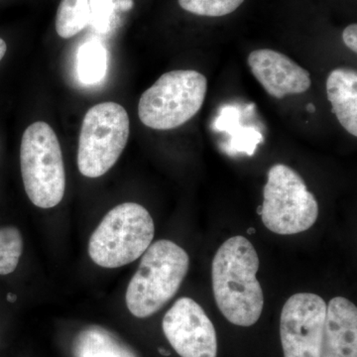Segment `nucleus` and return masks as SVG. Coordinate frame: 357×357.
<instances>
[{
    "mask_svg": "<svg viewBox=\"0 0 357 357\" xmlns=\"http://www.w3.org/2000/svg\"><path fill=\"white\" fill-rule=\"evenodd\" d=\"M128 112L116 102L93 105L84 115L79 133L77 168L84 177H102L119 159L128 142Z\"/></svg>",
    "mask_w": 357,
    "mask_h": 357,
    "instance_id": "nucleus-7",
    "label": "nucleus"
},
{
    "mask_svg": "<svg viewBox=\"0 0 357 357\" xmlns=\"http://www.w3.org/2000/svg\"><path fill=\"white\" fill-rule=\"evenodd\" d=\"M344 43L349 47L354 53H357V25L347 26L342 32Z\"/></svg>",
    "mask_w": 357,
    "mask_h": 357,
    "instance_id": "nucleus-19",
    "label": "nucleus"
},
{
    "mask_svg": "<svg viewBox=\"0 0 357 357\" xmlns=\"http://www.w3.org/2000/svg\"><path fill=\"white\" fill-rule=\"evenodd\" d=\"M91 21L89 0H62L56 16V31L70 39L84 30Z\"/></svg>",
    "mask_w": 357,
    "mask_h": 357,
    "instance_id": "nucleus-14",
    "label": "nucleus"
},
{
    "mask_svg": "<svg viewBox=\"0 0 357 357\" xmlns=\"http://www.w3.org/2000/svg\"><path fill=\"white\" fill-rule=\"evenodd\" d=\"M257 210L270 231L292 236L311 229L319 217L316 197L307 191L300 174L284 164L270 168Z\"/></svg>",
    "mask_w": 357,
    "mask_h": 357,
    "instance_id": "nucleus-6",
    "label": "nucleus"
},
{
    "mask_svg": "<svg viewBox=\"0 0 357 357\" xmlns=\"http://www.w3.org/2000/svg\"><path fill=\"white\" fill-rule=\"evenodd\" d=\"M259 257L245 237H230L222 244L211 263L213 296L229 323L255 325L264 307V294L256 278Z\"/></svg>",
    "mask_w": 357,
    "mask_h": 357,
    "instance_id": "nucleus-1",
    "label": "nucleus"
},
{
    "mask_svg": "<svg viewBox=\"0 0 357 357\" xmlns=\"http://www.w3.org/2000/svg\"><path fill=\"white\" fill-rule=\"evenodd\" d=\"M7 51V45L3 39L0 38V61L3 59Z\"/></svg>",
    "mask_w": 357,
    "mask_h": 357,
    "instance_id": "nucleus-21",
    "label": "nucleus"
},
{
    "mask_svg": "<svg viewBox=\"0 0 357 357\" xmlns=\"http://www.w3.org/2000/svg\"><path fill=\"white\" fill-rule=\"evenodd\" d=\"M153 218L135 203L119 204L102 218L89 241V255L98 266L119 268L137 260L154 238Z\"/></svg>",
    "mask_w": 357,
    "mask_h": 357,
    "instance_id": "nucleus-3",
    "label": "nucleus"
},
{
    "mask_svg": "<svg viewBox=\"0 0 357 357\" xmlns=\"http://www.w3.org/2000/svg\"><path fill=\"white\" fill-rule=\"evenodd\" d=\"M74 357H138L116 335L102 326L84 328L73 344Z\"/></svg>",
    "mask_w": 357,
    "mask_h": 357,
    "instance_id": "nucleus-13",
    "label": "nucleus"
},
{
    "mask_svg": "<svg viewBox=\"0 0 357 357\" xmlns=\"http://www.w3.org/2000/svg\"><path fill=\"white\" fill-rule=\"evenodd\" d=\"M321 357H357V307L347 298L326 305Z\"/></svg>",
    "mask_w": 357,
    "mask_h": 357,
    "instance_id": "nucleus-11",
    "label": "nucleus"
},
{
    "mask_svg": "<svg viewBox=\"0 0 357 357\" xmlns=\"http://www.w3.org/2000/svg\"><path fill=\"white\" fill-rule=\"evenodd\" d=\"M91 21L96 31H109L116 10V0H89Z\"/></svg>",
    "mask_w": 357,
    "mask_h": 357,
    "instance_id": "nucleus-18",
    "label": "nucleus"
},
{
    "mask_svg": "<svg viewBox=\"0 0 357 357\" xmlns=\"http://www.w3.org/2000/svg\"><path fill=\"white\" fill-rule=\"evenodd\" d=\"M164 335L181 357H217L215 326L203 307L191 298L174 303L162 321Z\"/></svg>",
    "mask_w": 357,
    "mask_h": 357,
    "instance_id": "nucleus-9",
    "label": "nucleus"
},
{
    "mask_svg": "<svg viewBox=\"0 0 357 357\" xmlns=\"http://www.w3.org/2000/svg\"><path fill=\"white\" fill-rule=\"evenodd\" d=\"M307 110H309L310 112H314L316 107H314V105H312V103H309V105H307Z\"/></svg>",
    "mask_w": 357,
    "mask_h": 357,
    "instance_id": "nucleus-22",
    "label": "nucleus"
},
{
    "mask_svg": "<svg viewBox=\"0 0 357 357\" xmlns=\"http://www.w3.org/2000/svg\"><path fill=\"white\" fill-rule=\"evenodd\" d=\"M326 95L338 122L349 134L357 136V73L340 68L326 79Z\"/></svg>",
    "mask_w": 357,
    "mask_h": 357,
    "instance_id": "nucleus-12",
    "label": "nucleus"
},
{
    "mask_svg": "<svg viewBox=\"0 0 357 357\" xmlns=\"http://www.w3.org/2000/svg\"><path fill=\"white\" fill-rule=\"evenodd\" d=\"M79 75L84 84H96L107 74V50L100 42L84 44L79 52Z\"/></svg>",
    "mask_w": 357,
    "mask_h": 357,
    "instance_id": "nucleus-15",
    "label": "nucleus"
},
{
    "mask_svg": "<svg viewBox=\"0 0 357 357\" xmlns=\"http://www.w3.org/2000/svg\"><path fill=\"white\" fill-rule=\"evenodd\" d=\"M189 265L185 249L173 241L161 239L151 244L129 282L126 296L128 311L139 319L159 312L177 294Z\"/></svg>",
    "mask_w": 357,
    "mask_h": 357,
    "instance_id": "nucleus-2",
    "label": "nucleus"
},
{
    "mask_svg": "<svg viewBox=\"0 0 357 357\" xmlns=\"http://www.w3.org/2000/svg\"><path fill=\"white\" fill-rule=\"evenodd\" d=\"M248 62L253 76L275 98L299 95L311 88L309 72L279 52L259 49L249 54Z\"/></svg>",
    "mask_w": 357,
    "mask_h": 357,
    "instance_id": "nucleus-10",
    "label": "nucleus"
},
{
    "mask_svg": "<svg viewBox=\"0 0 357 357\" xmlns=\"http://www.w3.org/2000/svg\"><path fill=\"white\" fill-rule=\"evenodd\" d=\"M23 252V237L17 227H0V275L13 273Z\"/></svg>",
    "mask_w": 357,
    "mask_h": 357,
    "instance_id": "nucleus-16",
    "label": "nucleus"
},
{
    "mask_svg": "<svg viewBox=\"0 0 357 357\" xmlns=\"http://www.w3.org/2000/svg\"><path fill=\"white\" fill-rule=\"evenodd\" d=\"M208 79L194 70H176L162 75L143 93L138 116L147 128L171 130L191 121L202 107Z\"/></svg>",
    "mask_w": 357,
    "mask_h": 357,
    "instance_id": "nucleus-5",
    "label": "nucleus"
},
{
    "mask_svg": "<svg viewBox=\"0 0 357 357\" xmlns=\"http://www.w3.org/2000/svg\"><path fill=\"white\" fill-rule=\"evenodd\" d=\"M248 234H255V229H248Z\"/></svg>",
    "mask_w": 357,
    "mask_h": 357,
    "instance_id": "nucleus-24",
    "label": "nucleus"
},
{
    "mask_svg": "<svg viewBox=\"0 0 357 357\" xmlns=\"http://www.w3.org/2000/svg\"><path fill=\"white\" fill-rule=\"evenodd\" d=\"M326 314V303L317 294L289 298L280 318L284 357H321Z\"/></svg>",
    "mask_w": 357,
    "mask_h": 357,
    "instance_id": "nucleus-8",
    "label": "nucleus"
},
{
    "mask_svg": "<svg viewBox=\"0 0 357 357\" xmlns=\"http://www.w3.org/2000/svg\"><path fill=\"white\" fill-rule=\"evenodd\" d=\"M133 0H116V10L126 13L133 8Z\"/></svg>",
    "mask_w": 357,
    "mask_h": 357,
    "instance_id": "nucleus-20",
    "label": "nucleus"
},
{
    "mask_svg": "<svg viewBox=\"0 0 357 357\" xmlns=\"http://www.w3.org/2000/svg\"><path fill=\"white\" fill-rule=\"evenodd\" d=\"M188 13L208 17H220L234 13L244 0H178Z\"/></svg>",
    "mask_w": 357,
    "mask_h": 357,
    "instance_id": "nucleus-17",
    "label": "nucleus"
},
{
    "mask_svg": "<svg viewBox=\"0 0 357 357\" xmlns=\"http://www.w3.org/2000/svg\"><path fill=\"white\" fill-rule=\"evenodd\" d=\"M15 299H16L15 296L8 295V300L10 301V302H13V301Z\"/></svg>",
    "mask_w": 357,
    "mask_h": 357,
    "instance_id": "nucleus-23",
    "label": "nucleus"
},
{
    "mask_svg": "<svg viewBox=\"0 0 357 357\" xmlns=\"http://www.w3.org/2000/svg\"><path fill=\"white\" fill-rule=\"evenodd\" d=\"M20 167L26 194L40 208H55L64 198L66 172L60 142L44 121L28 126L20 146Z\"/></svg>",
    "mask_w": 357,
    "mask_h": 357,
    "instance_id": "nucleus-4",
    "label": "nucleus"
}]
</instances>
